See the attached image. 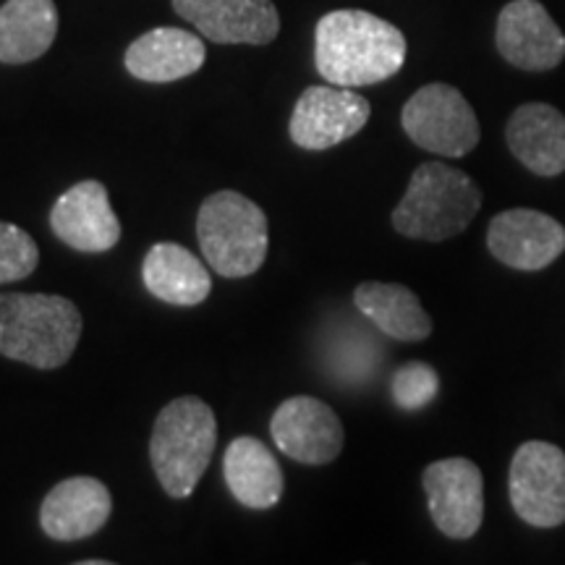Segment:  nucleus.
Wrapping results in <instances>:
<instances>
[{
  "mask_svg": "<svg viewBox=\"0 0 565 565\" xmlns=\"http://www.w3.org/2000/svg\"><path fill=\"white\" fill-rule=\"evenodd\" d=\"M406 61V38L391 21L366 11H333L315 32V63L335 87H366L391 79Z\"/></svg>",
  "mask_w": 565,
  "mask_h": 565,
  "instance_id": "nucleus-1",
  "label": "nucleus"
},
{
  "mask_svg": "<svg viewBox=\"0 0 565 565\" xmlns=\"http://www.w3.org/2000/svg\"><path fill=\"white\" fill-rule=\"evenodd\" d=\"M82 338V312L66 296L0 294V353L34 370H58Z\"/></svg>",
  "mask_w": 565,
  "mask_h": 565,
  "instance_id": "nucleus-2",
  "label": "nucleus"
},
{
  "mask_svg": "<svg viewBox=\"0 0 565 565\" xmlns=\"http://www.w3.org/2000/svg\"><path fill=\"white\" fill-rule=\"evenodd\" d=\"M479 207L482 192L471 175L445 162H422L393 210V228L416 242H448L469 228Z\"/></svg>",
  "mask_w": 565,
  "mask_h": 565,
  "instance_id": "nucleus-3",
  "label": "nucleus"
},
{
  "mask_svg": "<svg viewBox=\"0 0 565 565\" xmlns=\"http://www.w3.org/2000/svg\"><path fill=\"white\" fill-rule=\"evenodd\" d=\"M217 445L215 412L196 395L175 398L158 414L150 437L154 477L171 498L194 492Z\"/></svg>",
  "mask_w": 565,
  "mask_h": 565,
  "instance_id": "nucleus-4",
  "label": "nucleus"
},
{
  "mask_svg": "<svg viewBox=\"0 0 565 565\" xmlns=\"http://www.w3.org/2000/svg\"><path fill=\"white\" fill-rule=\"evenodd\" d=\"M202 257L223 278H249L267 257V215L257 202L238 192H215L196 215Z\"/></svg>",
  "mask_w": 565,
  "mask_h": 565,
  "instance_id": "nucleus-5",
  "label": "nucleus"
},
{
  "mask_svg": "<svg viewBox=\"0 0 565 565\" xmlns=\"http://www.w3.org/2000/svg\"><path fill=\"white\" fill-rule=\"evenodd\" d=\"M401 124L422 150L443 158H463L479 145V121L469 100L450 84L422 87L404 105Z\"/></svg>",
  "mask_w": 565,
  "mask_h": 565,
  "instance_id": "nucleus-6",
  "label": "nucleus"
},
{
  "mask_svg": "<svg viewBox=\"0 0 565 565\" xmlns=\"http://www.w3.org/2000/svg\"><path fill=\"white\" fill-rule=\"evenodd\" d=\"M508 494L521 521L536 529L565 524V454L545 440L519 445L508 471Z\"/></svg>",
  "mask_w": 565,
  "mask_h": 565,
  "instance_id": "nucleus-7",
  "label": "nucleus"
},
{
  "mask_svg": "<svg viewBox=\"0 0 565 565\" xmlns=\"http://www.w3.org/2000/svg\"><path fill=\"white\" fill-rule=\"evenodd\" d=\"M429 515L450 540H469L484 519V479L469 458H443L422 475Z\"/></svg>",
  "mask_w": 565,
  "mask_h": 565,
  "instance_id": "nucleus-8",
  "label": "nucleus"
},
{
  "mask_svg": "<svg viewBox=\"0 0 565 565\" xmlns=\"http://www.w3.org/2000/svg\"><path fill=\"white\" fill-rule=\"evenodd\" d=\"M372 108L366 97L345 87H309L296 103L288 134L301 150H330L356 137L370 121Z\"/></svg>",
  "mask_w": 565,
  "mask_h": 565,
  "instance_id": "nucleus-9",
  "label": "nucleus"
},
{
  "mask_svg": "<svg viewBox=\"0 0 565 565\" xmlns=\"http://www.w3.org/2000/svg\"><path fill=\"white\" fill-rule=\"evenodd\" d=\"M270 435L282 454L307 466L335 461L345 443L338 414L312 395L282 401L270 419Z\"/></svg>",
  "mask_w": 565,
  "mask_h": 565,
  "instance_id": "nucleus-10",
  "label": "nucleus"
},
{
  "mask_svg": "<svg viewBox=\"0 0 565 565\" xmlns=\"http://www.w3.org/2000/svg\"><path fill=\"white\" fill-rule=\"evenodd\" d=\"M487 246L498 263L513 270H545L565 252V228L540 210H505L490 221Z\"/></svg>",
  "mask_w": 565,
  "mask_h": 565,
  "instance_id": "nucleus-11",
  "label": "nucleus"
},
{
  "mask_svg": "<svg viewBox=\"0 0 565 565\" xmlns=\"http://www.w3.org/2000/svg\"><path fill=\"white\" fill-rule=\"evenodd\" d=\"M498 51L521 71H550L565 58V34L540 0H511L498 17Z\"/></svg>",
  "mask_w": 565,
  "mask_h": 565,
  "instance_id": "nucleus-12",
  "label": "nucleus"
},
{
  "mask_svg": "<svg viewBox=\"0 0 565 565\" xmlns=\"http://www.w3.org/2000/svg\"><path fill=\"white\" fill-rule=\"evenodd\" d=\"M51 228L63 244L84 254L110 252L121 242V221L100 181H82L63 192L51 210Z\"/></svg>",
  "mask_w": 565,
  "mask_h": 565,
  "instance_id": "nucleus-13",
  "label": "nucleus"
},
{
  "mask_svg": "<svg viewBox=\"0 0 565 565\" xmlns=\"http://www.w3.org/2000/svg\"><path fill=\"white\" fill-rule=\"evenodd\" d=\"M173 9L202 38L223 45H267L280 32L273 0H173Z\"/></svg>",
  "mask_w": 565,
  "mask_h": 565,
  "instance_id": "nucleus-14",
  "label": "nucleus"
},
{
  "mask_svg": "<svg viewBox=\"0 0 565 565\" xmlns=\"http://www.w3.org/2000/svg\"><path fill=\"white\" fill-rule=\"evenodd\" d=\"M113 513L110 490L95 477L63 479L40 505V526L51 540H87L108 524Z\"/></svg>",
  "mask_w": 565,
  "mask_h": 565,
  "instance_id": "nucleus-15",
  "label": "nucleus"
},
{
  "mask_svg": "<svg viewBox=\"0 0 565 565\" xmlns=\"http://www.w3.org/2000/svg\"><path fill=\"white\" fill-rule=\"evenodd\" d=\"M505 141L532 173L553 179L565 171V116L553 105H521L505 126Z\"/></svg>",
  "mask_w": 565,
  "mask_h": 565,
  "instance_id": "nucleus-16",
  "label": "nucleus"
},
{
  "mask_svg": "<svg viewBox=\"0 0 565 565\" xmlns=\"http://www.w3.org/2000/svg\"><path fill=\"white\" fill-rule=\"evenodd\" d=\"M223 477L233 498L252 511L275 508L282 498V471L273 450L257 437H236L223 456Z\"/></svg>",
  "mask_w": 565,
  "mask_h": 565,
  "instance_id": "nucleus-17",
  "label": "nucleus"
},
{
  "mask_svg": "<svg viewBox=\"0 0 565 565\" xmlns=\"http://www.w3.org/2000/svg\"><path fill=\"white\" fill-rule=\"evenodd\" d=\"M204 55V42L196 34L162 26L131 42L126 51V68L141 82L166 84L196 74Z\"/></svg>",
  "mask_w": 565,
  "mask_h": 565,
  "instance_id": "nucleus-18",
  "label": "nucleus"
},
{
  "mask_svg": "<svg viewBox=\"0 0 565 565\" xmlns=\"http://www.w3.org/2000/svg\"><path fill=\"white\" fill-rule=\"evenodd\" d=\"M141 280L154 299L173 307H196L212 291L210 270L186 246L173 242L154 244L141 263Z\"/></svg>",
  "mask_w": 565,
  "mask_h": 565,
  "instance_id": "nucleus-19",
  "label": "nucleus"
},
{
  "mask_svg": "<svg viewBox=\"0 0 565 565\" xmlns=\"http://www.w3.org/2000/svg\"><path fill=\"white\" fill-rule=\"evenodd\" d=\"M353 303L393 341L416 343L433 335V317L422 307L419 296L401 282L366 280L353 291Z\"/></svg>",
  "mask_w": 565,
  "mask_h": 565,
  "instance_id": "nucleus-20",
  "label": "nucleus"
},
{
  "mask_svg": "<svg viewBox=\"0 0 565 565\" xmlns=\"http://www.w3.org/2000/svg\"><path fill=\"white\" fill-rule=\"evenodd\" d=\"M58 34L53 0H6L0 9V61L30 63L47 53Z\"/></svg>",
  "mask_w": 565,
  "mask_h": 565,
  "instance_id": "nucleus-21",
  "label": "nucleus"
},
{
  "mask_svg": "<svg viewBox=\"0 0 565 565\" xmlns=\"http://www.w3.org/2000/svg\"><path fill=\"white\" fill-rule=\"evenodd\" d=\"M40 265V249L24 228L0 223V286L30 278Z\"/></svg>",
  "mask_w": 565,
  "mask_h": 565,
  "instance_id": "nucleus-22",
  "label": "nucleus"
},
{
  "mask_svg": "<svg viewBox=\"0 0 565 565\" xmlns=\"http://www.w3.org/2000/svg\"><path fill=\"white\" fill-rule=\"evenodd\" d=\"M437 391H440V377L433 366L424 362H408L393 374V401L404 412H419V408L433 404Z\"/></svg>",
  "mask_w": 565,
  "mask_h": 565,
  "instance_id": "nucleus-23",
  "label": "nucleus"
},
{
  "mask_svg": "<svg viewBox=\"0 0 565 565\" xmlns=\"http://www.w3.org/2000/svg\"><path fill=\"white\" fill-rule=\"evenodd\" d=\"M74 565H116V563H110V561H79Z\"/></svg>",
  "mask_w": 565,
  "mask_h": 565,
  "instance_id": "nucleus-24",
  "label": "nucleus"
},
{
  "mask_svg": "<svg viewBox=\"0 0 565 565\" xmlns=\"http://www.w3.org/2000/svg\"><path fill=\"white\" fill-rule=\"evenodd\" d=\"M356 565H364V563H356Z\"/></svg>",
  "mask_w": 565,
  "mask_h": 565,
  "instance_id": "nucleus-25",
  "label": "nucleus"
}]
</instances>
